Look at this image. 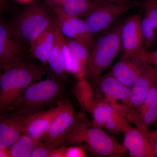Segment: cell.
<instances>
[{
	"instance_id": "cell-1",
	"label": "cell",
	"mask_w": 157,
	"mask_h": 157,
	"mask_svg": "<svg viewBox=\"0 0 157 157\" xmlns=\"http://www.w3.org/2000/svg\"><path fill=\"white\" fill-rule=\"evenodd\" d=\"M75 145L100 157H125L126 150L115 137L108 135L102 128L81 113L68 131L54 146Z\"/></svg>"
},
{
	"instance_id": "cell-2",
	"label": "cell",
	"mask_w": 157,
	"mask_h": 157,
	"mask_svg": "<svg viewBox=\"0 0 157 157\" xmlns=\"http://www.w3.org/2000/svg\"><path fill=\"white\" fill-rule=\"evenodd\" d=\"M45 73L41 65L25 59L4 69L0 76V116L15 112L27 88Z\"/></svg>"
},
{
	"instance_id": "cell-3",
	"label": "cell",
	"mask_w": 157,
	"mask_h": 157,
	"mask_svg": "<svg viewBox=\"0 0 157 157\" xmlns=\"http://www.w3.org/2000/svg\"><path fill=\"white\" fill-rule=\"evenodd\" d=\"M122 22L112 25L98 34V36L94 40L90 52L87 72L93 78L102 74L121 50L120 34Z\"/></svg>"
},
{
	"instance_id": "cell-4",
	"label": "cell",
	"mask_w": 157,
	"mask_h": 157,
	"mask_svg": "<svg viewBox=\"0 0 157 157\" xmlns=\"http://www.w3.org/2000/svg\"><path fill=\"white\" fill-rule=\"evenodd\" d=\"M53 22L44 6L34 5L24 9L9 25L17 41L30 45Z\"/></svg>"
},
{
	"instance_id": "cell-5",
	"label": "cell",
	"mask_w": 157,
	"mask_h": 157,
	"mask_svg": "<svg viewBox=\"0 0 157 157\" xmlns=\"http://www.w3.org/2000/svg\"><path fill=\"white\" fill-rule=\"evenodd\" d=\"M57 78H47L30 85L23 94L15 112L30 115L55 102L63 91Z\"/></svg>"
},
{
	"instance_id": "cell-6",
	"label": "cell",
	"mask_w": 157,
	"mask_h": 157,
	"mask_svg": "<svg viewBox=\"0 0 157 157\" xmlns=\"http://www.w3.org/2000/svg\"><path fill=\"white\" fill-rule=\"evenodd\" d=\"M140 6L142 3L138 2L113 3L97 0L93 9L83 19L85 29L88 33L94 37L112 25L121 14Z\"/></svg>"
},
{
	"instance_id": "cell-7",
	"label": "cell",
	"mask_w": 157,
	"mask_h": 157,
	"mask_svg": "<svg viewBox=\"0 0 157 157\" xmlns=\"http://www.w3.org/2000/svg\"><path fill=\"white\" fill-rule=\"evenodd\" d=\"M93 78L97 87L94 98L109 104L125 117L131 88L122 83L109 73Z\"/></svg>"
},
{
	"instance_id": "cell-8",
	"label": "cell",
	"mask_w": 157,
	"mask_h": 157,
	"mask_svg": "<svg viewBox=\"0 0 157 157\" xmlns=\"http://www.w3.org/2000/svg\"><path fill=\"white\" fill-rule=\"evenodd\" d=\"M96 125L114 135L125 133L132 127L125 117L109 104L95 98L87 109Z\"/></svg>"
},
{
	"instance_id": "cell-9",
	"label": "cell",
	"mask_w": 157,
	"mask_h": 157,
	"mask_svg": "<svg viewBox=\"0 0 157 157\" xmlns=\"http://www.w3.org/2000/svg\"><path fill=\"white\" fill-rule=\"evenodd\" d=\"M144 53L140 55L123 54L109 73L124 85L132 87L148 64L144 58Z\"/></svg>"
},
{
	"instance_id": "cell-10",
	"label": "cell",
	"mask_w": 157,
	"mask_h": 157,
	"mask_svg": "<svg viewBox=\"0 0 157 157\" xmlns=\"http://www.w3.org/2000/svg\"><path fill=\"white\" fill-rule=\"evenodd\" d=\"M139 14L132 15L123 21L121 30V49L124 55H140L144 53L141 21Z\"/></svg>"
},
{
	"instance_id": "cell-11",
	"label": "cell",
	"mask_w": 157,
	"mask_h": 157,
	"mask_svg": "<svg viewBox=\"0 0 157 157\" xmlns=\"http://www.w3.org/2000/svg\"><path fill=\"white\" fill-rule=\"evenodd\" d=\"M60 109L41 141L49 148L55 144L68 131L76 119L77 114L73 105L67 100L61 101Z\"/></svg>"
},
{
	"instance_id": "cell-12",
	"label": "cell",
	"mask_w": 157,
	"mask_h": 157,
	"mask_svg": "<svg viewBox=\"0 0 157 157\" xmlns=\"http://www.w3.org/2000/svg\"><path fill=\"white\" fill-rule=\"evenodd\" d=\"M24 44L17 41L9 24L0 19V67L3 70L24 59Z\"/></svg>"
},
{
	"instance_id": "cell-13",
	"label": "cell",
	"mask_w": 157,
	"mask_h": 157,
	"mask_svg": "<svg viewBox=\"0 0 157 157\" xmlns=\"http://www.w3.org/2000/svg\"><path fill=\"white\" fill-rule=\"evenodd\" d=\"M123 146L132 157H156L152 132L133 128L124 133Z\"/></svg>"
},
{
	"instance_id": "cell-14",
	"label": "cell",
	"mask_w": 157,
	"mask_h": 157,
	"mask_svg": "<svg viewBox=\"0 0 157 157\" xmlns=\"http://www.w3.org/2000/svg\"><path fill=\"white\" fill-rule=\"evenodd\" d=\"M53 9L57 15L56 25L62 35L65 38L81 42L91 51L94 39L86 31L83 20Z\"/></svg>"
},
{
	"instance_id": "cell-15",
	"label": "cell",
	"mask_w": 157,
	"mask_h": 157,
	"mask_svg": "<svg viewBox=\"0 0 157 157\" xmlns=\"http://www.w3.org/2000/svg\"><path fill=\"white\" fill-rule=\"evenodd\" d=\"M61 107V101H58L55 107L28 116L24 127V134L40 141L46 134Z\"/></svg>"
},
{
	"instance_id": "cell-16",
	"label": "cell",
	"mask_w": 157,
	"mask_h": 157,
	"mask_svg": "<svg viewBox=\"0 0 157 157\" xmlns=\"http://www.w3.org/2000/svg\"><path fill=\"white\" fill-rule=\"evenodd\" d=\"M28 115L14 112L0 116V148H9L23 135Z\"/></svg>"
},
{
	"instance_id": "cell-17",
	"label": "cell",
	"mask_w": 157,
	"mask_h": 157,
	"mask_svg": "<svg viewBox=\"0 0 157 157\" xmlns=\"http://www.w3.org/2000/svg\"><path fill=\"white\" fill-rule=\"evenodd\" d=\"M156 85H157V67L148 63L136 83L131 87L127 114L142 103L149 91Z\"/></svg>"
},
{
	"instance_id": "cell-18",
	"label": "cell",
	"mask_w": 157,
	"mask_h": 157,
	"mask_svg": "<svg viewBox=\"0 0 157 157\" xmlns=\"http://www.w3.org/2000/svg\"><path fill=\"white\" fill-rule=\"evenodd\" d=\"M56 25V21H53L30 45V50L34 57L43 63H47L48 55L54 44Z\"/></svg>"
},
{
	"instance_id": "cell-19",
	"label": "cell",
	"mask_w": 157,
	"mask_h": 157,
	"mask_svg": "<svg viewBox=\"0 0 157 157\" xmlns=\"http://www.w3.org/2000/svg\"><path fill=\"white\" fill-rule=\"evenodd\" d=\"M97 0H48L53 9L70 16L85 17L95 5Z\"/></svg>"
},
{
	"instance_id": "cell-20",
	"label": "cell",
	"mask_w": 157,
	"mask_h": 157,
	"mask_svg": "<svg viewBox=\"0 0 157 157\" xmlns=\"http://www.w3.org/2000/svg\"><path fill=\"white\" fill-rule=\"evenodd\" d=\"M62 36L63 35L56 25L54 44L49 54L47 62L54 74L58 78L61 79L64 78L67 73L62 49Z\"/></svg>"
},
{
	"instance_id": "cell-21",
	"label": "cell",
	"mask_w": 157,
	"mask_h": 157,
	"mask_svg": "<svg viewBox=\"0 0 157 157\" xmlns=\"http://www.w3.org/2000/svg\"><path fill=\"white\" fill-rule=\"evenodd\" d=\"M157 105V85L149 91L142 103L138 107L128 112L125 118L136 128L140 126L142 116L147 109Z\"/></svg>"
},
{
	"instance_id": "cell-22",
	"label": "cell",
	"mask_w": 157,
	"mask_h": 157,
	"mask_svg": "<svg viewBox=\"0 0 157 157\" xmlns=\"http://www.w3.org/2000/svg\"><path fill=\"white\" fill-rule=\"evenodd\" d=\"M40 141L23 134L9 147L11 157H31L34 149Z\"/></svg>"
},
{
	"instance_id": "cell-23",
	"label": "cell",
	"mask_w": 157,
	"mask_h": 157,
	"mask_svg": "<svg viewBox=\"0 0 157 157\" xmlns=\"http://www.w3.org/2000/svg\"><path fill=\"white\" fill-rule=\"evenodd\" d=\"M73 93L81 107L84 110L87 111L94 99L92 89L89 82L83 78L80 79V81L74 87Z\"/></svg>"
},
{
	"instance_id": "cell-24",
	"label": "cell",
	"mask_w": 157,
	"mask_h": 157,
	"mask_svg": "<svg viewBox=\"0 0 157 157\" xmlns=\"http://www.w3.org/2000/svg\"><path fill=\"white\" fill-rule=\"evenodd\" d=\"M141 31L144 48L145 51H148L154 42L157 33L145 15L141 19Z\"/></svg>"
},
{
	"instance_id": "cell-25",
	"label": "cell",
	"mask_w": 157,
	"mask_h": 157,
	"mask_svg": "<svg viewBox=\"0 0 157 157\" xmlns=\"http://www.w3.org/2000/svg\"><path fill=\"white\" fill-rule=\"evenodd\" d=\"M144 15L151 23L157 34V0H147L142 4Z\"/></svg>"
},
{
	"instance_id": "cell-26",
	"label": "cell",
	"mask_w": 157,
	"mask_h": 157,
	"mask_svg": "<svg viewBox=\"0 0 157 157\" xmlns=\"http://www.w3.org/2000/svg\"><path fill=\"white\" fill-rule=\"evenodd\" d=\"M86 157L84 150L80 147L72 145L65 147L64 157Z\"/></svg>"
},
{
	"instance_id": "cell-27",
	"label": "cell",
	"mask_w": 157,
	"mask_h": 157,
	"mask_svg": "<svg viewBox=\"0 0 157 157\" xmlns=\"http://www.w3.org/2000/svg\"><path fill=\"white\" fill-rule=\"evenodd\" d=\"M51 149L46 146L41 140L34 149L31 157H49Z\"/></svg>"
},
{
	"instance_id": "cell-28",
	"label": "cell",
	"mask_w": 157,
	"mask_h": 157,
	"mask_svg": "<svg viewBox=\"0 0 157 157\" xmlns=\"http://www.w3.org/2000/svg\"><path fill=\"white\" fill-rule=\"evenodd\" d=\"M144 56L148 63L153 65L157 67V50L154 52L146 51Z\"/></svg>"
},
{
	"instance_id": "cell-29",
	"label": "cell",
	"mask_w": 157,
	"mask_h": 157,
	"mask_svg": "<svg viewBox=\"0 0 157 157\" xmlns=\"http://www.w3.org/2000/svg\"><path fill=\"white\" fill-rule=\"evenodd\" d=\"M65 146H60L51 150L49 157H64Z\"/></svg>"
},
{
	"instance_id": "cell-30",
	"label": "cell",
	"mask_w": 157,
	"mask_h": 157,
	"mask_svg": "<svg viewBox=\"0 0 157 157\" xmlns=\"http://www.w3.org/2000/svg\"><path fill=\"white\" fill-rule=\"evenodd\" d=\"M153 139L154 147L155 157H157V129L154 132H152Z\"/></svg>"
},
{
	"instance_id": "cell-31",
	"label": "cell",
	"mask_w": 157,
	"mask_h": 157,
	"mask_svg": "<svg viewBox=\"0 0 157 157\" xmlns=\"http://www.w3.org/2000/svg\"><path fill=\"white\" fill-rule=\"evenodd\" d=\"M0 157H11L9 148H0Z\"/></svg>"
},
{
	"instance_id": "cell-32",
	"label": "cell",
	"mask_w": 157,
	"mask_h": 157,
	"mask_svg": "<svg viewBox=\"0 0 157 157\" xmlns=\"http://www.w3.org/2000/svg\"><path fill=\"white\" fill-rule=\"evenodd\" d=\"M7 3L6 0H0V15L6 10Z\"/></svg>"
},
{
	"instance_id": "cell-33",
	"label": "cell",
	"mask_w": 157,
	"mask_h": 157,
	"mask_svg": "<svg viewBox=\"0 0 157 157\" xmlns=\"http://www.w3.org/2000/svg\"><path fill=\"white\" fill-rule=\"evenodd\" d=\"M103 1L113 3H122L129 2V0H103Z\"/></svg>"
},
{
	"instance_id": "cell-34",
	"label": "cell",
	"mask_w": 157,
	"mask_h": 157,
	"mask_svg": "<svg viewBox=\"0 0 157 157\" xmlns=\"http://www.w3.org/2000/svg\"><path fill=\"white\" fill-rule=\"evenodd\" d=\"M18 2H31L33 0H16Z\"/></svg>"
},
{
	"instance_id": "cell-35",
	"label": "cell",
	"mask_w": 157,
	"mask_h": 157,
	"mask_svg": "<svg viewBox=\"0 0 157 157\" xmlns=\"http://www.w3.org/2000/svg\"><path fill=\"white\" fill-rule=\"evenodd\" d=\"M3 70L2 68L0 67V76L2 75V73Z\"/></svg>"
},
{
	"instance_id": "cell-36",
	"label": "cell",
	"mask_w": 157,
	"mask_h": 157,
	"mask_svg": "<svg viewBox=\"0 0 157 157\" xmlns=\"http://www.w3.org/2000/svg\"><path fill=\"white\" fill-rule=\"evenodd\" d=\"M156 123H157V121L156 122Z\"/></svg>"
}]
</instances>
